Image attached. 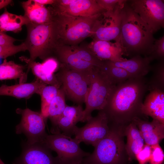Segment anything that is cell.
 Listing matches in <instances>:
<instances>
[{"mask_svg": "<svg viewBox=\"0 0 164 164\" xmlns=\"http://www.w3.org/2000/svg\"><path fill=\"white\" fill-rule=\"evenodd\" d=\"M25 66L5 59L0 64V80L19 79V83H24L28 73L25 72Z\"/></svg>", "mask_w": 164, "mask_h": 164, "instance_id": "25", "label": "cell"}, {"mask_svg": "<svg viewBox=\"0 0 164 164\" xmlns=\"http://www.w3.org/2000/svg\"><path fill=\"white\" fill-rule=\"evenodd\" d=\"M50 7L54 11L78 17L91 16L105 12L96 0H72L67 5L60 6L54 3Z\"/></svg>", "mask_w": 164, "mask_h": 164, "instance_id": "16", "label": "cell"}, {"mask_svg": "<svg viewBox=\"0 0 164 164\" xmlns=\"http://www.w3.org/2000/svg\"><path fill=\"white\" fill-rule=\"evenodd\" d=\"M125 0H96L99 6L105 12H113L116 8L124 2Z\"/></svg>", "mask_w": 164, "mask_h": 164, "instance_id": "34", "label": "cell"}, {"mask_svg": "<svg viewBox=\"0 0 164 164\" xmlns=\"http://www.w3.org/2000/svg\"><path fill=\"white\" fill-rule=\"evenodd\" d=\"M50 8L58 46L78 45L91 36L94 24L102 13L89 17H78L55 12Z\"/></svg>", "mask_w": 164, "mask_h": 164, "instance_id": "3", "label": "cell"}, {"mask_svg": "<svg viewBox=\"0 0 164 164\" xmlns=\"http://www.w3.org/2000/svg\"><path fill=\"white\" fill-rule=\"evenodd\" d=\"M28 66V72L31 69L37 79L47 85H56L61 87V85L55 74L47 72L44 69L42 63L35 61L31 62H25Z\"/></svg>", "mask_w": 164, "mask_h": 164, "instance_id": "27", "label": "cell"}, {"mask_svg": "<svg viewBox=\"0 0 164 164\" xmlns=\"http://www.w3.org/2000/svg\"><path fill=\"white\" fill-rule=\"evenodd\" d=\"M21 4L24 11V15L30 22L42 24L52 21V15L49 7L39 4L35 0L23 1Z\"/></svg>", "mask_w": 164, "mask_h": 164, "instance_id": "22", "label": "cell"}, {"mask_svg": "<svg viewBox=\"0 0 164 164\" xmlns=\"http://www.w3.org/2000/svg\"><path fill=\"white\" fill-rule=\"evenodd\" d=\"M26 50L27 49L23 42L18 45H0V58L6 59L20 52Z\"/></svg>", "mask_w": 164, "mask_h": 164, "instance_id": "31", "label": "cell"}, {"mask_svg": "<svg viewBox=\"0 0 164 164\" xmlns=\"http://www.w3.org/2000/svg\"><path fill=\"white\" fill-rule=\"evenodd\" d=\"M142 114L164 124V91L155 89L150 91L141 108Z\"/></svg>", "mask_w": 164, "mask_h": 164, "instance_id": "18", "label": "cell"}, {"mask_svg": "<svg viewBox=\"0 0 164 164\" xmlns=\"http://www.w3.org/2000/svg\"><path fill=\"white\" fill-rule=\"evenodd\" d=\"M108 135L94 147L93 152L82 162L87 164H128L124 129L109 125Z\"/></svg>", "mask_w": 164, "mask_h": 164, "instance_id": "4", "label": "cell"}, {"mask_svg": "<svg viewBox=\"0 0 164 164\" xmlns=\"http://www.w3.org/2000/svg\"><path fill=\"white\" fill-rule=\"evenodd\" d=\"M12 2L11 0H0V10L11 4Z\"/></svg>", "mask_w": 164, "mask_h": 164, "instance_id": "38", "label": "cell"}, {"mask_svg": "<svg viewBox=\"0 0 164 164\" xmlns=\"http://www.w3.org/2000/svg\"><path fill=\"white\" fill-rule=\"evenodd\" d=\"M80 164H85V163H84L81 162V163Z\"/></svg>", "mask_w": 164, "mask_h": 164, "instance_id": "39", "label": "cell"}, {"mask_svg": "<svg viewBox=\"0 0 164 164\" xmlns=\"http://www.w3.org/2000/svg\"><path fill=\"white\" fill-rule=\"evenodd\" d=\"M91 70H77L60 65L55 75L65 97L78 105L84 103L91 84Z\"/></svg>", "mask_w": 164, "mask_h": 164, "instance_id": "7", "label": "cell"}, {"mask_svg": "<svg viewBox=\"0 0 164 164\" xmlns=\"http://www.w3.org/2000/svg\"><path fill=\"white\" fill-rule=\"evenodd\" d=\"M144 77L131 78L116 85L103 110L108 124L124 129L136 117L146 120L141 111L148 90Z\"/></svg>", "mask_w": 164, "mask_h": 164, "instance_id": "1", "label": "cell"}, {"mask_svg": "<svg viewBox=\"0 0 164 164\" xmlns=\"http://www.w3.org/2000/svg\"><path fill=\"white\" fill-rule=\"evenodd\" d=\"M132 122L137 126L145 144L151 146L159 144L164 138V124L153 119L149 122L138 117Z\"/></svg>", "mask_w": 164, "mask_h": 164, "instance_id": "19", "label": "cell"}, {"mask_svg": "<svg viewBox=\"0 0 164 164\" xmlns=\"http://www.w3.org/2000/svg\"><path fill=\"white\" fill-rule=\"evenodd\" d=\"M151 152V146L144 144L142 149L136 155V159L139 164H145L150 160Z\"/></svg>", "mask_w": 164, "mask_h": 164, "instance_id": "35", "label": "cell"}, {"mask_svg": "<svg viewBox=\"0 0 164 164\" xmlns=\"http://www.w3.org/2000/svg\"><path fill=\"white\" fill-rule=\"evenodd\" d=\"M44 61L42 64L45 70L49 73L53 74L58 68V61L53 58H48Z\"/></svg>", "mask_w": 164, "mask_h": 164, "instance_id": "36", "label": "cell"}, {"mask_svg": "<svg viewBox=\"0 0 164 164\" xmlns=\"http://www.w3.org/2000/svg\"><path fill=\"white\" fill-rule=\"evenodd\" d=\"M152 152L149 160L151 164H161L164 162V154L159 144L151 146Z\"/></svg>", "mask_w": 164, "mask_h": 164, "instance_id": "33", "label": "cell"}, {"mask_svg": "<svg viewBox=\"0 0 164 164\" xmlns=\"http://www.w3.org/2000/svg\"><path fill=\"white\" fill-rule=\"evenodd\" d=\"M16 112L21 115L20 122L15 127L16 134H24L27 137L28 144L42 142L47 134L45 130L46 120L41 112L28 108H18Z\"/></svg>", "mask_w": 164, "mask_h": 164, "instance_id": "10", "label": "cell"}, {"mask_svg": "<svg viewBox=\"0 0 164 164\" xmlns=\"http://www.w3.org/2000/svg\"><path fill=\"white\" fill-rule=\"evenodd\" d=\"M142 20L155 33L164 27V3L162 0H128Z\"/></svg>", "mask_w": 164, "mask_h": 164, "instance_id": "13", "label": "cell"}, {"mask_svg": "<svg viewBox=\"0 0 164 164\" xmlns=\"http://www.w3.org/2000/svg\"><path fill=\"white\" fill-rule=\"evenodd\" d=\"M103 61L100 69L114 85H116L130 78H133L124 69L114 65L110 61Z\"/></svg>", "mask_w": 164, "mask_h": 164, "instance_id": "26", "label": "cell"}, {"mask_svg": "<svg viewBox=\"0 0 164 164\" xmlns=\"http://www.w3.org/2000/svg\"><path fill=\"white\" fill-rule=\"evenodd\" d=\"M46 84L37 79L29 83H19L11 86L2 84L0 87V96L28 99L35 94L39 95L42 88Z\"/></svg>", "mask_w": 164, "mask_h": 164, "instance_id": "20", "label": "cell"}, {"mask_svg": "<svg viewBox=\"0 0 164 164\" xmlns=\"http://www.w3.org/2000/svg\"><path fill=\"white\" fill-rule=\"evenodd\" d=\"M81 128H77L74 138L80 143L83 142L94 147L108 134L110 128L104 112L100 110L94 117H91Z\"/></svg>", "mask_w": 164, "mask_h": 164, "instance_id": "12", "label": "cell"}, {"mask_svg": "<svg viewBox=\"0 0 164 164\" xmlns=\"http://www.w3.org/2000/svg\"><path fill=\"white\" fill-rule=\"evenodd\" d=\"M119 44L124 55L132 57L149 56L155 39L150 28L140 19L126 0L121 10Z\"/></svg>", "mask_w": 164, "mask_h": 164, "instance_id": "2", "label": "cell"}, {"mask_svg": "<svg viewBox=\"0 0 164 164\" xmlns=\"http://www.w3.org/2000/svg\"><path fill=\"white\" fill-rule=\"evenodd\" d=\"M87 46L101 61L115 62L125 59L123 57V52L120 44L116 42L93 39Z\"/></svg>", "mask_w": 164, "mask_h": 164, "instance_id": "17", "label": "cell"}, {"mask_svg": "<svg viewBox=\"0 0 164 164\" xmlns=\"http://www.w3.org/2000/svg\"><path fill=\"white\" fill-rule=\"evenodd\" d=\"M153 61L149 56L137 55L122 61L111 62L114 65L125 70L133 78L144 77L151 71Z\"/></svg>", "mask_w": 164, "mask_h": 164, "instance_id": "21", "label": "cell"}, {"mask_svg": "<svg viewBox=\"0 0 164 164\" xmlns=\"http://www.w3.org/2000/svg\"><path fill=\"white\" fill-rule=\"evenodd\" d=\"M20 164H61L51 150L42 142L24 146Z\"/></svg>", "mask_w": 164, "mask_h": 164, "instance_id": "15", "label": "cell"}, {"mask_svg": "<svg viewBox=\"0 0 164 164\" xmlns=\"http://www.w3.org/2000/svg\"><path fill=\"white\" fill-rule=\"evenodd\" d=\"M151 71L152 75L147 81L148 90L149 91L158 89L164 91V60L159 62L151 66Z\"/></svg>", "mask_w": 164, "mask_h": 164, "instance_id": "28", "label": "cell"}, {"mask_svg": "<svg viewBox=\"0 0 164 164\" xmlns=\"http://www.w3.org/2000/svg\"><path fill=\"white\" fill-rule=\"evenodd\" d=\"M116 85L109 80L105 73L99 68L92 70L91 82L85 102L82 122L87 121L95 110H103Z\"/></svg>", "mask_w": 164, "mask_h": 164, "instance_id": "8", "label": "cell"}, {"mask_svg": "<svg viewBox=\"0 0 164 164\" xmlns=\"http://www.w3.org/2000/svg\"><path fill=\"white\" fill-rule=\"evenodd\" d=\"M124 134L127 137L126 149L131 161L136 159V155L143 148L144 141L137 126L132 122L125 128Z\"/></svg>", "mask_w": 164, "mask_h": 164, "instance_id": "23", "label": "cell"}, {"mask_svg": "<svg viewBox=\"0 0 164 164\" xmlns=\"http://www.w3.org/2000/svg\"><path fill=\"white\" fill-rule=\"evenodd\" d=\"M161 164H164V162H162V163Z\"/></svg>", "mask_w": 164, "mask_h": 164, "instance_id": "40", "label": "cell"}, {"mask_svg": "<svg viewBox=\"0 0 164 164\" xmlns=\"http://www.w3.org/2000/svg\"><path fill=\"white\" fill-rule=\"evenodd\" d=\"M26 26L27 35L23 42L30 56L29 58L21 56L20 60L31 62L35 61L37 58L44 60L53 58L58 42L52 21L42 24L30 22Z\"/></svg>", "mask_w": 164, "mask_h": 164, "instance_id": "5", "label": "cell"}, {"mask_svg": "<svg viewBox=\"0 0 164 164\" xmlns=\"http://www.w3.org/2000/svg\"><path fill=\"white\" fill-rule=\"evenodd\" d=\"M149 56L152 60H164V36L160 38L155 40L152 52Z\"/></svg>", "mask_w": 164, "mask_h": 164, "instance_id": "32", "label": "cell"}, {"mask_svg": "<svg viewBox=\"0 0 164 164\" xmlns=\"http://www.w3.org/2000/svg\"><path fill=\"white\" fill-rule=\"evenodd\" d=\"M53 58L60 65L83 71L101 68L103 61L99 59L87 46L78 45H59L54 51Z\"/></svg>", "mask_w": 164, "mask_h": 164, "instance_id": "6", "label": "cell"}, {"mask_svg": "<svg viewBox=\"0 0 164 164\" xmlns=\"http://www.w3.org/2000/svg\"><path fill=\"white\" fill-rule=\"evenodd\" d=\"M84 109L81 105H67L62 114L57 118L51 121V132L53 134L61 133L71 137L74 135L77 128L76 124L82 122Z\"/></svg>", "mask_w": 164, "mask_h": 164, "instance_id": "14", "label": "cell"}, {"mask_svg": "<svg viewBox=\"0 0 164 164\" xmlns=\"http://www.w3.org/2000/svg\"><path fill=\"white\" fill-rule=\"evenodd\" d=\"M65 95L60 87L56 96L50 104L48 109L47 117L51 121L60 117L67 105L65 102Z\"/></svg>", "mask_w": 164, "mask_h": 164, "instance_id": "30", "label": "cell"}, {"mask_svg": "<svg viewBox=\"0 0 164 164\" xmlns=\"http://www.w3.org/2000/svg\"><path fill=\"white\" fill-rule=\"evenodd\" d=\"M30 22L24 15H18L10 13L5 8L0 15V31L2 32L11 31L17 33L20 31L22 27Z\"/></svg>", "mask_w": 164, "mask_h": 164, "instance_id": "24", "label": "cell"}, {"mask_svg": "<svg viewBox=\"0 0 164 164\" xmlns=\"http://www.w3.org/2000/svg\"><path fill=\"white\" fill-rule=\"evenodd\" d=\"M42 143L56 153L61 164H80L90 154L82 150L74 138L61 133L47 134Z\"/></svg>", "mask_w": 164, "mask_h": 164, "instance_id": "9", "label": "cell"}, {"mask_svg": "<svg viewBox=\"0 0 164 164\" xmlns=\"http://www.w3.org/2000/svg\"><path fill=\"white\" fill-rule=\"evenodd\" d=\"M61 87L46 85L42 88L39 95L41 98V113L45 120L48 118V111L52 101L56 96Z\"/></svg>", "mask_w": 164, "mask_h": 164, "instance_id": "29", "label": "cell"}, {"mask_svg": "<svg viewBox=\"0 0 164 164\" xmlns=\"http://www.w3.org/2000/svg\"><path fill=\"white\" fill-rule=\"evenodd\" d=\"M36 2L39 4L42 5H52L55 2L56 0H35Z\"/></svg>", "mask_w": 164, "mask_h": 164, "instance_id": "37", "label": "cell"}, {"mask_svg": "<svg viewBox=\"0 0 164 164\" xmlns=\"http://www.w3.org/2000/svg\"><path fill=\"white\" fill-rule=\"evenodd\" d=\"M126 1L118 6L113 12H104L101 13L93 26L91 36L93 39L108 41L114 40L119 44L121 10Z\"/></svg>", "mask_w": 164, "mask_h": 164, "instance_id": "11", "label": "cell"}]
</instances>
